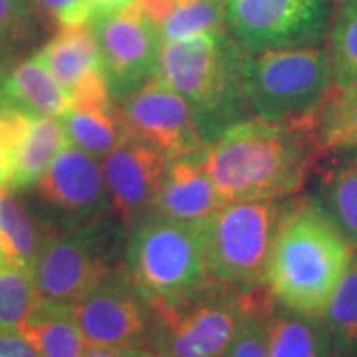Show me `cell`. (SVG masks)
Masks as SVG:
<instances>
[{
  "label": "cell",
  "instance_id": "6da1fadb",
  "mask_svg": "<svg viewBox=\"0 0 357 357\" xmlns=\"http://www.w3.org/2000/svg\"><path fill=\"white\" fill-rule=\"evenodd\" d=\"M319 153L311 119H245L205 147L207 171L223 205L294 197L314 172Z\"/></svg>",
  "mask_w": 357,
  "mask_h": 357
},
{
  "label": "cell",
  "instance_id": "7a4b0ae2",
  "mask_svg": "<svg viewBox=\"0 0 357 357\" xmlns=\"http://www.w3.org/2000/svg\"><path fill=\"white\" fill-rule=\"evenodd\" d=\"M354 252L311 195L289 197L266 268L268 296L291 311L323 318Z\"/></svg>",
  "mask_w": 357,
  "mask_h": 357
},
{
  "label": "cell",
  "instance_id": "3957f363",
  "mask_svg": "<svg viewBox=\"0 0 357 357\" xmlns=\"http://www.w3.org/2000/svg\"><path fill=\"white\" fill-rule=\"evenodd\" d=\"M243 56L227 30L162 43L158 77L184 98L207 146L253 118L243 89Z\"/></svg>",
  "mask_w": 357,
  "mask_h": 357
},
{
  "label": "cell",
  "instance_id": "277c9868",
  "mask_svg": "<svg viewBox=\"0 0 357 357\" xmlns=\"http://www.w3.org/2000/svg\"><path fill=\"white\" fill-rule=\"evenodd\" d=\"M266 289L245 293L208 281L185 296L153 301L158 357H223Z\"/></svg>",
  "mask_w": 357,
  "mask_h": 357
},
{
  "label": "cell",
  "instance_id": "5b68a950",
  "mask_svg": "<svg viewBox=\"0 0 357 357\" xmlns=\"http://www.w3.org/2000/svg\"><path fill=\"white\" fill-rule=\"evenodd\" d=\"M242 78L253 118L270 123L307 121L336 88L324 45L245 55Z\"/></svg>",
  "mask_w": 357,
  "mask_h": 357
},
{
  "label": "cell",
  "instance_id": "8992f818",
  "mask_svg": "<svg viewBox=\"0 0 357 357\" xmlns=\"http://www.w3.org/2000/svg\"><path fill=\"white\" fill-rule=\"evenodd\" d=\"M123 268L151 301L195 291L212 281L202 222L149 213L128 231Z\"/></svg>",
  "mask_w": 357,
  "mask_h": 357
},
{
  "label": "cell",
  "instance_id": "52a82bcc",
  "mask_svg": "<svg viewBox=\"0 0 357 357\" xmlns=\"http://www.w3.org/2000/svg\"><path fill=\"white\" fill-rule=\"evenodd\" d=\"M126 240L128 230L116 213L53 231L30 271L40 300L75 306L98 280L123 265Z\"/></svg>",
  "mask_w": 357,
  "mask_h": 357
},
{
  "label": "cell",
  "instance_id": "ba28073f",
  "mask_svg": "<svg viewBox=\"0 0 357 357\" xmlns=\"http://www.w3.org/2000/svg\"><path fill=\"white\" fill-rule=\"evenodd\" d=\"M287 202H230L202 220L212 281L245 293L265 289L271 247Z\"/></svg>",
  "mask_w": 357,
  "mask_h": 357
},
{
  "label": "cell",
  "instance_id": "9c48e42d",
  "mask_svg": "<svg viewBox=\"0 0 357 357\" xmlns=\"http://www.w3.org/2000/svg\"><path fill=\"white\" fill-rule=\"evenodd\" d=\"M331 0H227L225 26L245 55L319 47L329 37Z\"/></svg>",
  "mask_w": 357,
  "mask_h": 357
},
{
  "label": "cell",
  "instance_id": "30bf717a",
  "mask_svg": "<svg viewBox=\"0 0 357 357\" xmlns=\"http://www.w3.org/2000/svg\"><path fill=\"white\" fill-rule=\"evenodd\" d=\"M89 346L153 351L155 314L153 301L129 278L123 265L106 273L73 306Z\"/></svg>",
  "mask_w": 357,
  "mask_h": 357
},
{
  "label": "cell",
  "instance_id": "8fae6325",
  "mask_svg": "<svg viewBox=\"0 0 357 357\" xmlns=\"http://www.w3.org/2000/svg\"><path fill=\"white\" fill-rule=\"evenodd\" d=\"M30 190V205L52 231L75 229L114 213L100 164L70 144Z\"/></svg>",
  "mask_w": 357,
  "mask_h": 357
},
{
  "label": "cell",
  "instance_id": "7c38bea8",
  "mask_svg": "<svg viewBox=\"0 0 357 357\" xmlns=\"http://www.w3.org/2000/svg\"><path fill=\"white\" fill-rule=\"evenodd\" d=\"M91 29L101 71L116 105L158 75L162 37L136 2L123 10L95 17Z\"/></svg>",
  "mask_w": 357,
  "mask_h": 357
},
{
  "label": "cell",
  "instance_id": "4fadbf2b",
  "mask_svg": "<svg viewBox=\"0 0 357 357\" xmlns=\"http://www.w3.org/2000/svg\"><path fill=\"white\" fill-rule=\"evenodd\" d=\"M118 108L128 136L151 146L166 159L207 147L189 105L158 75L118 102Z\"/></svg>",
  "mask_w": 357,
  "mask_h": 357
},
{
  "label": "cell",
  "instance_id": "5bb4252c",
  "mask_svg": "<svg viewBox=\"0 0 357 357\" xmlns=\"http://www.w3.org/2000/svg\"><path fill=\"white\" fill-rule=\"evenodd\" d=\"M166 158L144 142L126 137L102 162V177L114 213L129 231L153 212Z\"/></svg>",
  "mask_w": 357,
  "mask_h": 357
},
{
  "label": "cell",
  "instance_id": "9a60e30c",
  "mask_svg": "<svg viewBox=\"0 0 357 357\" xmlns=\"http://www.w3.org/2000/svg\"><path fill=\"white\" fill-rule=\"evenodd\" d=\"M222 205L202 149L166 160L151 213L181 222H202Z\"/></svg>",
  "mask_w": 357,
  "mask_h": 357
},
{
  "label": "cell",
  "instance_id": "2e32d148",
  "mask_svg": "<svg viewBox=\"0 0 357 357\" xmlns=\"http://www.w3.org/2000/svg\"><path fill=\"white\" fill-rule=\"evenodd\" d=\"M0 108L30 118H60L71 108V95L38 63L29 60L8 71L0 83Z\"/></svg>",
  "mask_w": 357,
  "mask_h": 357
},
{
  "label": "cell",
  "instance_id": "e0dca14e",
  "mask_svg": "<svg viewBox=\"0 0 357 357\" xmlns=\"http://www.w3.org/2000/svg\"><path fill=\"white\" fill-rule=\"evenodd\" d=\"M268 357H334L323 318L283 307L268 296L263 310Z\"/></svg>",
  "mask_w": 357,
  "mask_h": 357
},
{
  "label": "cell",
  "instance_id": "ac0fdd59",
  "mask_svg": "<svg viewBox=\"0 0 357 357\" xmlns=\"http://www.w3.org/2000/svg\"><path fill=\"white\" fill-rule=\"evenodd\" d=\"M53 234L20 192L3 185L0 189V245L13 266L32 271L33 263Z\"/></svg>",
  "mask_w": 357,
  "mask_h": 357
},
{
  "label": "cell",
  "instance_id": "d6986e66",
  "mask_svg": "<svg viewBox=\"0 0 357 357\" xmlns=\"http://www.w3.org/2000/svg\"><path fill=\"white\" fill-rule=\"evenodd\" d=\"M333 155L319 171L316 195L311 197L357 250V149Z\"/></svg>",
  "mask_w": 357,
  "mask_h": 357
},
{
  "label": "cell",
  "instance_id": "ffe728a7",
  "mask_svg": "<svg viewBox=\"0 0 357 357\" xmlns=\"http://www.w3.org/2000/svg\"><path fill=\"white\" fill-rule=\"evenodd\" d=\"M33 60H37L70 95L88 71L101 70L100 52L91 24L58 30L56 37L45 45Z\"/></svg>",
  "mask_w": 357,
  "mask_h": 357
},
{
  "label": "cell",
  "instance_id": "44dd1931",
  "mask_svg": "<svg viewBox=\"0 0 357 357\" xmlns=\"http://www.w3.org/2000/svg\"><path fill=\"white\" fill-rule=\"evenodd\" d=\"M68 144L70 141L60 119H33L29 132L8 162L7 185L17 192L32 189Z\"/></svg>",
  "mask_w": 357,
  "mask_h": 357
},
{
  "label": "cell",
  "instance_id": "7402d4cb",
  "mask_svg": "<svg viewBox=\"0 0 357 357\" xmlns=\"http://www.w3.org/2000/svg\"><path fill=\"white\" fill-rule=\"evenodd\" d=\"M19 331L32 342L40 357H83L88 349L73 306L40 300Z\"/></svg>",
  "mask_w": 357,
  "mask_h": 357
},
{
  "label": "cell",
  "instance_id": "603a6c76",
  "mask_svg": "<svg viewBox=\"0 0 357 357\" xmlns=\"http://www.w3.org/2000/svg\"><path fill=\"white\" fill-rule=\"evenodd\" d=\"M58 119L70 144L95 159H105L128 137L118 105L108 109L70 108Z\"/></svg>",
  "mask_w": 357,
  "mask_h": 357
},
{
  "label": "cell",
  "instance_id": "cb8c5ba5",
  "mask_svg": "<svg viewBox=\"0 0 357 357\" xmlns=\"http://www.w3.org/2000/svg\"><path fill=\"white\" fill-rule=\"evenodd\" d=\"M311 131L321 154L357 149V84L334 88L311 118Z\"/></svg>",
  "mask_w": 357,
  "mask_h": 357
},
{
  "label": "cell",
  "instance_id": "d4e9b609",
  "mask_svg": "<svg viewBox=\"0 0 357 357\" xmlns=\"http://www.w3.org/2000/svg\"><path fill=\"white\" fill-rule=\"evenodd\" d=\"M323 321L334 357H357V250L336 294L326 307Z\"/></svg>",
  "mask_w": 357,
  "mask_h": 357
},
{
  "label": "cell",
  "instance_id": "484cf974",
  "mask_svg": "<svg viewBox=\"0 0 357 357\" xmlns=\"http://www.w3.org/2000/svg\"><path fill=\"white\" fill-rule=\"evenodd\" d=\"M225 6L227 0H178L158 25L162 42L227 30Z\"/></svg>",
  "mask_w": 357,
  "mask_h": 357
},
{
  "label": "cell",
  "instance_id": "4316f807",
  "mask_svg": "<svg viewBox=\"0 0 357 357\" xmlns=\"http://www.w3.org/2000/svg\"><path fill=\"white\" fill-rule=\"evenodd\" d=\"M334 82L336 88L357 84V0L339 3L329 29Z\"/></svg>",
  "mask_w": 357,
  "mask_h": 357
},
{
  "label": "cell",
  "instance_id": "83f0119b",
  "mask_svg": "<svg viewBox=\"0 0 357 357\" xmlns=\"http://www.w3.org/2000/svg\"><path fill=\"white\" fill-rule=\"evenodd\" d=\"M38 303L30 271L13 265L0 271V329H19Z\"/></svg>",
  "mask_w": 357,
  "mask_h": 357
},
{
  "label": "cell",
  "instance_id": "f1b7e54d",
  "mask_svg": "<svg viewBox=\"0 0 357 357\" xmlns=\"http://www.w3.org/2000/svg\"><path fill=\"white\" fill-rule=\"evenodd\" d=\"M38 13L32 0H0V53L3 56L35 42Z\"/></svg>",
  "mask_w": 357,
  "mask_h": 357
},
{
  "label": "cell",
  "instance_id": "f546056e",
  "mask_svg": "<svg viewBox=\"0 0 357 357\" xmlns=\"http://www.w3.org/2000/svg\"><path fill=\"white\" fill-rule=\"evenodd\" d=\"M32 3L58 30L91 24L95 19L93 0H32Z\"/></svg>",
  "mask_w": 357,
  "mask_h": 357
},
{
  "label": "cell",
  "instance_id": "4dcf8cb0",
  "mask_svg": "<svg viewBox=\"0 0 357 357\" xmlns=\"http://www.w3.org/2000/svg\"><path fill=\"white\" fill-rule=\"evenodd\" d=\"M268 296L260 306L245 321L223 357H268L265 328H263V310Z\"/></svg>",
  "mask_w": 357,
  "mask_h": 357
},
{
  "label": "cell",
  "instance_id": "1f68e13d",
  "mask_svg": "<svg viewBox=\"0 0 357 357\" xmlns=\"http://www.w3.org/2000/svg\"><path fill=\"white\" fill-rule=\"evenodd\" d=\"M0 357H40L19 329H0Z\"/></svg>",
  "mask_w": 357,
  "mask_h": 357
},
{
  "label": "cell",
  "instance_id": "d6a6232c",
  "mask_svg": "<svg viewBox=\"0 0 357 357\" xmlns=\"http://www.w3.org/2000/svg\"><path fill=\"white\" fill-rule=\"evenodd\" d=\"M83 357H158L149 349H134V347H106L89 346Z\"/></svg>",
  "mask_w": 357,
  "mask_h": 357
},
{
  "label": "cell",
  "instance_id": "836d02e7",
  "mask_svg": "<svg viewBox=\"0 0 357 357\" xmlns=\"http://www.w3.org/2000/svg\"><path fill=\"white\" fill-rule=\"evenodd\" d=\"M136 0H93V7H95V17L102 15V13H113L123 10L131 6Z\"/></svg>",
  "mask_w": 357,
  "mask_h": 357
},
{
  "label": "cell",
  "instance_id": "e575fe53",
  "mask_svg": "<svg viewBox=\"0 0 357 357\" xmlns=\"http://www.w3.org/2000/svg\"><path fill=\"white\" fill-rule=\"evenodd\" d=\"M8 181V155L3 149L2 142H0V189L7 185Z\"/></svg>",
  "mask_w": 357,
  "mask_h": 357
},
{
  "label": "cell",
  "instance_id": "d590c367",
  "mask_svg": "<svg viewBox=\"0 0 357 357\" xmlns=\"http://www.w3.org/2000/svg\"><path fill=\"white\" fill-rule=\"evenodd\" d=\"M8 266H12V263L8 261V258H7V255H6V252H3L2 245H0V271L6 270V268H8Z\"/></svg>",
  "mask_w": 357,
  "mask_h": 357
},
{
  "label": "cell",
  "instance_id": "8d00e7d4",
  "mask_svg": "<svg viewBox=\"0 0 357 357\" xmlns=\"http://www.w3.org/2000/svg\"><path fill=\"white\" fill-rule=\"evenodd\" d=\"M8 73L7 71V63H6V56L0 53V83H2V79L6 78V75Z\"/></svg>",
  "mask_w": 357,
  "mask_h": 357
},
{
  "label": "cell",
  "instance_id": "74e56055",
  "mask_svg": "<svg viewBox=\"0 0 357 357\" xmlns=\"http://www.w3.org/2000/svg\"><path fill=\"white\" fill-rule=\"evenodd\" d=\"M333 2H336V3H344V2H349V0H333Z\"/></svg>",
  "mask_w": 357,
  "mask_h": 357
}]
</instances>
